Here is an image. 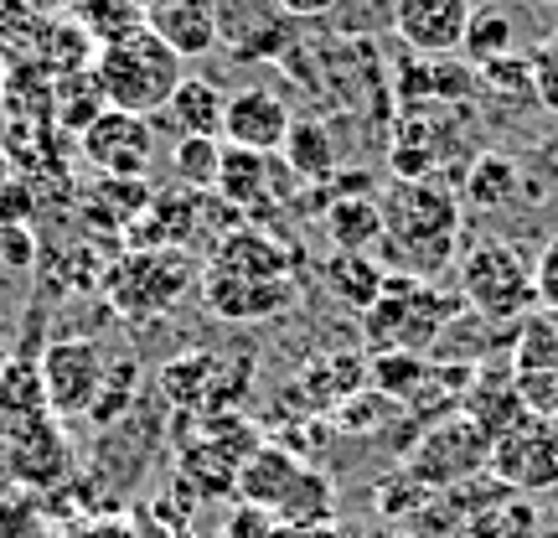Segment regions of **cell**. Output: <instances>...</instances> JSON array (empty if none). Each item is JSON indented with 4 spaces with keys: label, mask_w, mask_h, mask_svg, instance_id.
Listing matches in <instances>:
<instances>
[{
    "label": "cell",
    "mask_w": 558,
    "mask_h": 538,
    "mask_svg": "<svg viewBox=\"0 0 558 538\" xmlns=\"http://www.w3.org/2000/svg\"><path fill=\"white\" fill-rule=\"evenodd\" d=\"M275 538H347L337 523H320V528H275Z\"/></svg>",
    "instance_id": "obj_43"
},
{
    "label": "cell",
    "mask_w": 558,
    "mask_h": 538,
    "mask_svg": "<svg viewBox=\"0 0 558 538\" xmlns=\"http://www.w3.org/2000/svg\"><path fill=\"white\" fill-rule=\"evenodd\" d=\"M197 192L192 187H171V192H156L150 202V223H156V249H177L197 234Z\"/></svg>",
    "instance_id": "obj_28"
},
{
    "label": "cell",
    "mask_w": 558,
    "mask_h": 538,
    "mask_svg": "<svg viewBox=\"0 0 558 538\" xmlns=\"http://www.w3.org/2000/svg\"><path fill=\"white\" fill-rule=\"evenodd\" d=\"M533 99L548 109V115H558V37H548L533 52Z\"/></svg>",
    "instance_id": "obj_37"
},
{
    "label": "cell",
    "mask_w": 558,
    "mask_h": 538,
    "mask_svg": "<svg viewBox=\"0 0 558 538\" xmlns=\"http://www.w3.org/2000/svg\"><path fill=\"white\" fill-rule=\"evenodd\" d=\"M476 5L471 0H393V32L424 62H439L465 47Z\"/></svg>",
    "instance_id": "obj_11"
},
{
    "label": "cell",
    "mask_w": 558,
    "mask_h": 538,
    "mask_svg": "<svg viewBox=\"0 0 558 538\" xmlns=\"http://www.w3.org/2000/svg\"><path fill=\"white\" fill-rule=\"evenodd\" d=\"M202 279V270L181 249H135L114 264L109 275V300L130 311V316H145V311H166L171 300H181L192 285Z\"/></svg>",
    "instance_id": "obj_6"
},
{
    "label": "cell",
    "mask_w": 558,
    "mask_h": 538,
    "mask_svg": "<svg viewBox=\"0 0 558 538\" xmlns=\"http://www.w3.org/2000/svg\"><path fill=\"white\" fill-rule=\"evenodd\" d=\"M486 466H492V440L481 435L465 415H445L409 445L403 477L424 487V492H439V487H465Z\"/></svg>",
    "instance_id": "obj_5"
},
{
    "label": "cell",
    "mask_w": 558,
    "mask_h": 538,
    "mask_svg": "<svg viewBox=\"0 0 558 538\" xmlns=\"http://www.w3.org/2000/svg\"><path fill=\"white\" fill-rule=\"evenodd\" d=\"M512 41H518V26H512V16H501V11H476L460 52L476 62V68H486V62H497V58H512Z\"/></svg>",
    "instance_id": "obj_30"
},
{
    "label": "cell",
    "mask_w": 558,
    "mask_h": 538,
    "mask_svg": "<svg viewBox=\"0 0 558 538\" xmlns=\"http://www.w3.org/2000/svg\"><path fill=\"white\" fill-rule=\"evenodd\" d=\"M218 270L243 279H264V285H290V254L279 249L269 234H254V228H239L218 243Z\"/></svg>",
    "instance_id": "obj_19"
},
{
    "label": "cell",
    "mask_w": 558,
    "mask_h": 538,
    "mask_svg": "<svg viewBox=\"0 0 558 538\" xmlns=\"http://www.w3.org/2000/svg\"><path fill=\"white\" fill-rule=\"evenodd\" d=\"M518 187H522V177L507 156H476L471 177H465V198H471V207L497 213V207H507V202L518 198Z\"/></svg>",
    "instance_id": "obj_29"
},
{
    "label": "cell",
    "mask_w": 558,
    "mask_h": 538,
    "mask_svg": "<svg viewBox=\"0 0 558 538\" xmlns=\"http://www.w3.org/2000/svg\"><path fill=\"white\" fill-rule=\"evenodd\" d=\"M37 218V192H32V181H0V228H32Z\"/></svg>",
    "instance_id": "obj_36"
},
{
    "label": "cell",
    "mask_w": 558,
    "mask_h": 538,
    "mask_svg": "<svg viewBox=\"0 0 558 538\" xmlns=\"http://www.w3.org/2000/svg\"><path fill=\"white\" fill-rule=\"evenodd\" d=\"M300 466L305 461L295 451H284V445H259L254 456L239 466V502L243 507H259V513H275V502L290 492V481L300 477Z\"/></svg>",
    "instance_id": "obj_17"
},
{
    "label": "cell",
    "mask_w": 558,
    "mask_h": 538,
    "mask_svg": "<svg viewBox=\"0 0 558 538\" xmlns=\"http://www.w3.org/2000/svg\"><path fill=\"white\" fill-rule=\"evenodd\" d=\"M275 5L290 21H316V16H326V11H337L341 0H275Z\"/></svg>",
    "instance_id": "obj_42"
},
{
    "label": "cell",
    "mask_w": 558,
    "mask_h": 538,
    "mask_svg": "<svg viewBox=\"0 0 558 538\" xmlns=\"http://www.w3.org/2000/svg\"><path fill=\"white\" fill-rule=\"evenodd\" d=\"M538 5H548V11H558V0H538Z\"/></svg>",
    "instance_id": "obj_44"
},
{
    "label": "cell",
    "mask_w": 558,
    "mask_h": 538,
    "mask_svg": "<svg viewBox=\"0 0 558 538\" xmlns=\"http://www.w3.org/2000/svg\"><path fill=\"white\" fill-rule=\"evenodd\" d=\"M456 321V306L445 300V290H435L429 279L418 275H388L378 300L362 311V337L373 352H429L445 326Z\"/></svg>",
    "instance_id": "obj_2"
},
{
    "label": "cell",
    "mask_w": 558,
    "mask_h": 538,
    "mask_svg": "<svg viewBox=\"0 0 558 538\" xmlns=\"http://www.w3.org/2000/svg\"><path fill=\"white\" fill-rule=\"evenodd\" d=\"M383 409H393V404L378 399V394L367 388V399H362V394H352L347 404H337V425H341V430H378Z\"/></svg>",
    "instance_id": "obj_38"
},
{
    "label": "cell",
    "mask_w": 558,
    "mask_h": 538,
    "mask_svg": "<svg viewBox=\"0 0 558 538\" xmlns=\"http://www.w3.org/2000/svg\"><path fill=\"white\" fill-rule=\"evenodd\" d=\"M326 239L337 243V254H367L383 239V202L337 198L326 207Z\"/></svg>",
    "instance_id": "obj_23"
},
{
    "label": "cell",
    "mask_w": 558,
    "mask_h": 538,
    "mask_svg": "<svg viewBox=\"0 0 558 538\" xmlns=\"http://www.w3.org/2000/svg\"><path fill=\"white\" fill-rule=\"evenodd\" d=\"M213 26H218V47H228L243 62L279 58L290 41V16L275 0H207Z\"/></svg>",
    "instance_id": "obj_12"
},
{
    "label": "cell",
    "mask_w": 558,
    "mask_h": 538,
    "mask_svg": "<svg viewBox=\"0 0 558 538\" xmlns=\"http://www.w3.org/2000/svg\"><path fill=\"white\" fill-rule=\"evenodd\" d=\"M181 471L197 481L202 498H222V492H233V487H239V461H228L213 440L192 445V451H186V461H181Z\"/></svg>",
    "instance_id": "obj_31"
},
{
    "label": "cell",
    "mask_w": 558,
    "mask_h": 538,
    "mask_svg": "<svg viewBox=\"0 0 558 538\" xmlns=\"http://www.w3.org/2000/svg\"><path fill=\"white\" fill-rule=\"evenodd\" d=\"M197 290H202V306H207L213 316H218V321H239V326L275 316L279 306L290 300V285H264V279L228 275V270H218V264H207V270H202Z\"/></svg>",
    "instance_id": "obj_14"
},
{
    "label": "cell",
    "mask_w": 558,
    "mask_h": 538,
    "mask_svg": "<svg viewBox=\"0 0 558 538\" xmlns=\"http://www.w3.org/2000/svg\"><path fill=\"white\" fill-rule=\"evenodd\" d=\"M135 383H140V368L135 362H120L114 368V379H104V394H99V404H94V425H109V419H120V415H130V399H135Z\"/></svg>",
    "instance_id": "obj_35"
},
{
    "label": "cell",
    "mask_w": 558,
    "mask_h": 538,
    "mask_svg": "<svg viewBox=\"0 0 558 538\" xmlns=\"http://www.w3.org/2000/svg\"><path fill=\"white\" fill-rule=\"evenodd\" d=\"M41 399L52 415H94L109 379V358L94 337H58L37 362Z\"/></svg>",
    "instance_id": "obj_7"
},
{
    "label": "cell",
    "mask_w": 558,
    "mask_h": 538,
    "mask_svg": "<svg viewBox=\"0 0 558 538\" xmlns=\"http://www.w3.org/2000/svg\"><path fill=\"white\" fill-rule=\"evenodd\" d=\"M94 37V47H109V41H124L150 26V11L140 0H78V16H73Z\"/></svg>",
    "instance_id": "obj_26"
},
{
    "label": "cell",
    "mask_w": 558,
    "mask_h": 538,
    "mask_svg": "<svg viewBox=\"0 0 558 538\" xmlns=\"http://www.w3.org/2000/svg\"><path fill=\"white\" fill-rule=\"evenodd\" d=\"M275 528H320L337 523V487L331 477H320L316 466H300V477L290 481V492L275 502Z\"/></svg>",
    "instance_id": "obj_21"
},
{
    "label": "cell",
    "mask_w": 558,
    "mask_h": 538,
    "mask_svg": "<svg viewBox=\"0 0 558 538\" xmlns=\"http://www.w3.org/2000/svg\"><path fill=\"white\" fill-rule=\"evenodd\" d=\"M533 285H538V306L558 316V239L543 243V254L533 260Z\"/></svg>",
    "instance_id": "obj_39"
},
{
    "label": "cell",
    "mask_w": 558,
    "mask_h": 538,
    "mask_svg": "<svg viewBox=\"0 0 558 538\" xmlns=\"http://www.w3.org/2000/svg\"><path fill=\"white\" fill-rule=\"evenodd\" d=\"M383 279H388V270H383L373 254H331V260H326L331 296H337L341 306H352V311H367V306L378 300Z\"/></svg>",
    "instance_id": "obj_25"
},
{
    "label": "cell",
    "mask_w": 558,
    "mask_h": 538,
    "mask_svg": "<svg viewBox=\"0 0 558 538\" xmlns=\"http://www.w3.org/2000/svg\"><path fill=\"white\" fill-rule=\"evenodd\" d=\"M218 160H222V140H177L171 145V166H177L181 187H213L218 181Z\"/></svg>",
    "instance_id": "obj_33"
},
{
    "label": "cell",
    "mask_w": 558,
    "mask_h": 538,
    "mask_svg": "<svg viewBox=\"0 0 558 538\" xmlns=\"http://www.w3.org/2000/svg\"><path fill=\"white\" fill-rule=\"evenodd\" d=\"M460 296L486 321H527V311L538 306L533 264H527L518 243L481 239L460 260Z\"/></svg>",
    "instance_id": "obj_4"
},
{
    "label": "cell",
    "mask_w": 558,
    "mask_h": 538,
    "mask_svg": "<svg viewBox=\"0 0 558 538\" xmlns=\"http://www.w3.org/2000/svg\"><path fill=\"white\" fill-rule=\"evenodd\" d=\"M284 166L295 171V177H331L337 171V156H331V135H326V124L316 120H295L290 124V135H284Z\"/></svg>",
    "instance_id": "obj_27"
},
{
    "label": "cell",
    "mask_w": 558,
    "mask_h": 538,
    "mask_svg": "<svg viewBox=\"0 0 558 538\" xmlns=\"http://www.w3.org/2000/svg\"><path fill=\"white\" fill-rule=\"evenodd\" d=\"M460 415L471 419L481 435L497 445V440L507 435V430H518L522 419H527V404L518 399V388H512V379H507V373H497V379L476 373L471 394H465V404H460Z\"/></svg>",
    "instance_id": "obj_20"
},
{
    "label": "cell",
    "mask_w": 558,
    "mask_h": 538,
    "mask_svg": "<svg viewBox=\"0 0 558 538\" xmlns=\"http://www.w3.org/2000/svg\"><path fill=\"white\" fill-rule=\"evenodd\" d=\"M481 79H486V88L492 94H501V99H527L533 94V58H497L481 68Z\"/></svg>",
    "instance_id": "obj_34"
},
{
    "label": "cell",
    "mask_w": 558,
    "mask_h": 538,
    "mask_svg": "<svg viewBox=\"0 0 558 538\" xmlns=\"http://www.w3.org/2000/svg\"><path fill=\"white\" fill-rule=\"evenodd\" d=\"M222 362L213 352H186V358H171L166 368H156V388L166 404L177 409H207L213 399V383H218Z\"/></svg>",
    "instance_id": "obj_22"
},
{
    "label": "cell",
    "mask_w": 558,
    "mask_h": 538,
    "mask_svg": "<svg viewBox=\"0 0 558 538\" xmlns=\"http://www.w3.org/2000/svg\"><path fill=\"white\" fill-rule=\"evenodd\" d=\"M435 362L418 358V352H373L367 358V388L388 404H414L418 388L429 383Z\"/></svg>",
    "instance_id": "obj_24"
},
{
    "label": "cell",
    "mask_w": 558,
    "mask_h": 538,
    "mask_svg": "<svg viewBox=\"0 0 558 538\" xmlns=\"http://www.w3.org/2000/svg\"><path fill=\"white\" fill-rule=\"evenodd\" d=\"M456 228H460V207L435 181H399L393 198L383 202V239L399 249V260L418 279H429L435 264L450 260Z\"/></svg>",
    "instance_id": "obj_3"
},
{
    "label": "cell",
    "mask_w": 558,
    "mask_h": 538,
    "mask_svg": "<svg viewBox=\"0 0 558 538\" xmlns=\"http://www.w3.org/2000/svg\"><path fill=\"white\" fill-rule=\"evenodd\" d=\"M0 264L16 270V275L37 264V239H32V228H0Z\"/></svg>",
    "instance_id": "obj_40"
},
{
    "label": "cell",
    "mask_w": 558,
    "mask_h": 538,
    "mask_svg": "<svg viewBox=\"0 0 558 538\" xmlns=\"http://www.w3.org/2000/svg\"><path fill=\"white\" fill-rule=\"evenodd\" d=\"M78 145H83V156H88V166H99L104 177L140 181L150 156H156V130H150V120H140V115L104 109L99 120L78 135Z\"/></svg>",
    "instance_id": "obj_10"
},
{
    "label": "cell",
    "mask_w": 558,
    "mask_h": 538,
    "mask_svg": "<svg viewBox=\"0 0 558 538\" xmlns=\"http://www.w3.org/2000/svg\"><path fill=\"white\" fill-rule=\"evenodd\" d=\"M171 124L181 130V140H222V115H228V94L202 73H186L181 88L166 104Z\"/></svg>",
    "instance_id": "obj_18"
},
{
    "label": "cell",
    "mask_w": 558,
    "mask_h": 538,
    "mask_svg": "<svg viewBox=\"0 0 558 538\" xmlns=\"http://www.w3.org/2000/svg\"><path fill=\"white\" fill-rule=\"evenodd\" d=\"M181 79H186V62L150 26L135 32V37L99 47V58H94V83H99L104 104L124 109V115H140V120L166 115V104L181 88Z\"/></svg>",
    "instance_id": "obj_1"
},
{
    "label": "cell",
    "mask_w": 558,
    "mask_h": 538,
    "mask_svg": "<svg viewBox=\"0 0 558 538\" xmlns=\"http://www.w3.org/2000/svg\"><path fill=\"white\" fill-rule=\"evenodd\" d=\"M492 481L507 492H554L558 487V419L527 415L492 445Z\"/></svg>",
    "instance_id": "obj_8"
},
{
    "label": "cell",
    "mask_w": 558,
    "mask_h": 538,
    "mask_svg": "<svg viewBox=\"0 0 558 538\" xmlns=\"http://www.w3.org/2000/svg\"><path fill=\"white\" fill-rule=\"evenodd\" d=\"M279 187V156H264V151H239V145H222L218 160V192L228 207H259V202L275 198Z\"/></svg>",
    "instance_id": "obj_15"
},
{
    "label": "cell",
    "mask_w": 558,
    "mask_h": 538,
    "mask_svg": "<svg viewBox=\"0 0 558 538\" xmlns=\"http://www.w3.org/2000/svg\"><path fill=\"white\" fill-rule=\"evenodd\" d=\"M228 538H275V518L259 507H243V523H228Z\"/></svg>",
    "instance_id": "obj_41"
},
{
    "label": "cell",
    "mask_w": 558,
    "mask_h": 538,
    "mask_svg": "<svg viewBox=\"0 0 558 538\" xmlns=\"http://www.w3.org/2000/svg\"><path fill=\"white\" fill-rule=\"evenodd\" d=\"M507 379L518 388V399L527 404V415L558 419V316L533 311L522 321L518 342H512Z\"/></svg>",
    "instance_id": "obj_9"
},
{
    "label": "cell",
    "mask_w": 558,
    "mask_h": 538,
    "mask_svg": "<svg viewBox=\"0 0 558 538\" xmlns=\"http://www.w3.org/2000/svg\"><path fill=\"white\" fill-rule=\"evenodd\" d=\"M471 538H533V507L518 502L512 492L486 502V513L471 518Z\"/></svg>",
    "instance_id": "obj_32"
},
{
    "label": "cell",
    "mask_w": 558,
    "mask_h": 538,
    "mask_svg": "<svg viewBox=\"0 0 558 538\" xmlns=\"http://www.w3.org/2000/svg\"><path fill=\"white\" fill-rule=\"evenodd\" d=\"M290 104L269 94V88H239L228 94V115H222V145H239V151H264V156H279L284 151V135H290Z\"/></svg>",
    "instance_id": "obj_13"
},
{
    "label": "cell",
    "mask_w": 558,
    "mask_h": 538,
    "mask_svg": "<svg viewBox=\"0 0 558 538\" xmlns=\"http://www.w3.org/2000/svg\"><path fill=\"white\" fill-rule=\"evenodd\" d=\"M150 32H156L181 62L207 58V52L218 47V26H213L207 0H166V5H150Z\"/></svg>",
    "instance_id": "obj_16"
},
{
    "label": "cell",
    "mask_w": 558,
    "mask_h": 538,
    "mask_svg": "<svg viewBox=\"0 0 558 538\" xmlns=\"http://www.w3.org/2000/svg\"><path fill=\"white\" fill-rule=\"evenodd\" d=\"M373 538H399V534H373Z\"/></svg>",
    "instance_id": "obj_45"
}]
</instances>
